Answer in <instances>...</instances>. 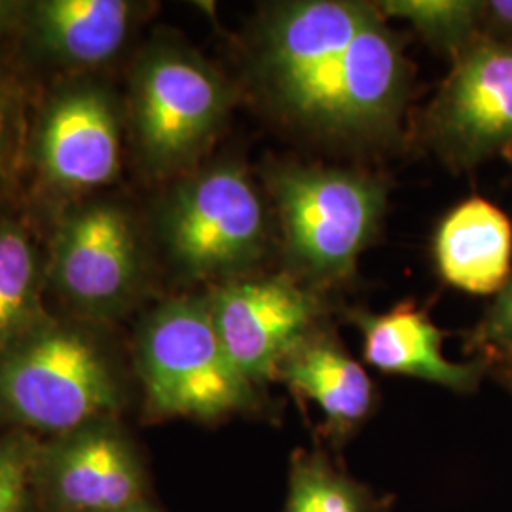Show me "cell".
<instances>
[{"instance_id": "cell-1", "label": "cell", "mask_w": 512, "mask_h": 512, "mask_svg": "<svg viewBox=\"0 0 512 512\" xmlns=\"http://www.w3.org/2000/svg\"><path fill=\"white\" fill-rule=\"evenodd\" d=\"M378 4L293 0L256 27L253 74L270 107L296 128L374 141L395 131L408 93L401 42Z\"/></svg>"}, {"instance_id": "cell-2", "label": "cell", "mask_w": 512, "mask_h": 512, "mask_svg": "<svg viewBox=\"0 0 512 512\" xmlns=\"http://www.w3.org/2000/svg\"><path fill=\"white\" fill-rule=\"evenodd\" d=\"M124 385L93 325L48 315L0 353V425L57 437L118 418Z\"/></svg>"}, {"instance_id": "cell-3", "label": "cell", "mask_w": 512, "mask_h": 512, "mask_svg": "<svg viewBox=\"0 0 512 512\" xmlns=\"http://www.w3.org/2000/svg\"><path fill=\"white\" fill-rule=\"evenodd\" d=\"M234 103L226 78L181 40L156 37L139 52L124 101L128 141L154 179L194 171Z\"/></svg>"}, {"instance_id": "cell-4", "label": "cell", "mask_w": 512, "mask_h": 512, "mask_svg": "<svg viewBox=\"0 0 512 512\" xmlns=\"http://www.w3.org/2000/svg\"><path fill=\"white\" fill-rule=\"evenodd\" d=\"M126 139L124 101L101 74L61 76L33 112L25 181L57 217L122 177Z\"/></svg>"}, {"instance_id": "cell-5", "label": "cell", "mask_w": 512, "mask_h": 512, "mask_svg": "<svg viewBox=\"0 0 512 512\" xmlns=\"http://www.w3.org/2000/svg\"><path fill=\"white\" fill-rule=\"evenodd\" d=\"M135 368L154 418L219 421L262 406L220 340L207 294L171 298L148 313L135 338Z\"/></svg>"}, {"instance_id": "cell-6", "label": "cell", "mask_w": 512, "mask_h": 512, "mask_svg": "<svg viewBox=\"0 0 512 512\" xmlns=\"http://www.w3.org/2000/svg\"><path fill=\"white\" fill-rule=\"evenodd\" d=\"M156 234L181 279L224 283L264 255L268 217L243 165L224 160L177 179L158 207Z\"/></svg>"}, {"instance_id": "cell-7", "label": "cell", "mask_w": 512, "mask_h": 512, "mask_svg": "<svg viewBox=\"0 0 512 512\" xmlns=\"http://www.w3.org/2000/svg\"><path fill=\"white\" fill-rule=\"evenodd\" d=\"M148 253L126 203L95 196L55 217L46 289L69 317L93 327L126 317L147 293Z\"/></svg>"}, {"instance_id": "cell-8", "label": "cell", "mask_w": 512, "mask_h": 512, "mask_svg": "<svg viewBox=\"0 0 512 512\" xmlns=\"http://www.w3.org/2000/svg\"><path fill=\"white\" fill-rule=\"evenodd\" d=\"M266 181L294 266L319 281L348 277L384 217V183L349 169L298 164L275 165Z\"/></svg>"}, {"instance_id": "cell-9", "label": "cell", "mask_w": 512, "mask_h": 512, "mask_svg": "<svg viewBox=\"0 0 512 512\" xmlns=\"http://www.w3.org/2000/svg\"><path fill=\"white\" fill-rule=\"evenodd\" d=\"M147 480L118 418H103L40 442L33 499L44 512L118 511L148 501Z\"/></svg>"}, {"instance_id": "cell-10", "label": "cell", "mask_w": 512, "mask_h": 512, "mask_svg": "<svg viewBox=\"0 0 512 512\" xmlns=\"http://www.w3.org/2000/svg\"><path fill=\"white\" fill-rule=\"evenodd\" d=\"M427 129L454 169L512 152V42L480 37L454 59L427 114Z\"/></svg>"}, {"instance_id": "cell-11", "label": "cell", "mask_w": 512, "mask_h": 512, "mask_svg": "<svg viewBox=\"0 0 512 512\" xmlns=\"http://www.w3.org/2000/svg\"><path fill=\"white\" fill-rule=\"evenodd\" d=\"M207 302L228 355L258 389L274 382L281 361L323 315L319 298L287 275L217 283Z\"/></svg>"}, {"instance_id": "cell-12", "label": "cell", "mask_w": 512, "mask_h": 512, "mask_svg": "<svg viewBox=\"0 0 512 512\" xmlns=\"http://www.w3.org/2000/svg\"><path fill=\"white\" fill-rule=\"evenodd\" d=\"M141 10L128 0H31L16 37L31 61L61 76L99 74L128 46Z\"/></svg>"}, {"instance_id": "cell-13", "label": "cell", "mask_w": 512, "mask_h": 512, "mask_svg": "<svg viewBox=\"0 0 512 512\" xmlns=\"http://www.w3.org/2000/svg\"><path fill=\"white\" fill-rule=\"evenodd\" d=\"M349 319L363 336L366 363L385 374L416 378L456 393H473L488 374L482 361H450L442 353L444 332L414 304L385 313L353 311Z\"/></svg>"}, {"instance_id": "cell-14", "label": "cell", "mask_w": 512, "mask_h": 512, "mask_svg": "<svg viewBox=\"0 0 512 512\" xmlns=\"http://www.w3.org/2000/svg\"><path fill=\"white\" fill-rule=\"evenodd\" d=\"M275 380L323 412L334 444L348 440L374 406V384L365 368L319 327L287 353Z\"/></svg>"}, {"instance_id": "cell-15", "label": "cell", "mask_w": 512, "mask_h": 512, "mask_svg": "<svg viewBox=\"0 0 512 512\" xmlns=\"http://www.w3.org/2000/svg\"><path fill=\"white\" fill-rule=\"evenodd\" d=\"M440 277L476 296L497 294L512 277V222L497 205L473 196L440 220L433 241Z\"/></svg>"}, {"instance_id": "cell-16", "label": "cell", "mask_w": 512, "mask_h": 512, "mask_svg": "<svg viewBox=\"0 0 512 512\" xmlns=\"http://www.w3.org/2000/svg\"><path fill=\"white\" fill-rule=\"evenodd\" d=\"M46 255L23 219L0 215V353L35 329L44 308Z\"/></svg>"}, {"instance_id": "cell-17", "label": "cell", "mask_w": 512, "mask_h": 512, "mask_svg": "<svg viewBox=\"0 0 512 512\" xmlns=\"http://www.w3.org/2000/svg\"><path fill=\"white\" fill-rule=\"evenodd\" d=\"M378 501L323 450L294 452L283 512H372Z\"/></svg>"}, {"instance_id": "cell-18", "label": "cell", "mask_w": 512, "mask_h": 512, "mask_svg": "<svg viewBox=\"0 0 512 512\" xmlns=\"http://www.w3.org/2000/svg\"><path fill=\"white\" fill-rule=\"evenodd\" d=\"M385 18L408 21L433 48L452 59L482 37V0H384Z\"/></svg>"}, {"instance_id": "cell-19", "label": "cell", "mask_w": 512, "mask_h": 512, "mask_svg": "<svg viewBox=\"0 0 512 512\" xmlns=\"http://www.w3.org/2000/svg\"><path fill=\"white\" fill-rule=\"evenodd\" d=\"M33 112L27 84L0 59V205L14 202L23 190Z\"/></svg>"}, {"instance_id": "cell-20", "label": "cell", "mask_w": 512, "mask_h": 512, "mask_svg": "<svg viewBox=\"0 0 512 512\" xmlns=\"http://www.w3.org/2000/svg\"><path fill=\"white\" fill-rule=\"evenodd\" d=\"M40 440L10 429L0 435V512H27L33 499V467Z\"/></svg>"}, {"instance_id": "cell-21", "label": "cell", "mask_w": 512, "mask_h": 512, "mask_svg": "<svg viewBox=\"0 0 512 512\" xmlns=\"http://www.w3.org/2000/svg\"><path fill=\"white\" fill-rule=\"evenodd\" d=\"M465 351L488 368L512 363V277L469 330Z\"/></svg>"}, {"instance_id": "cell-22", "label": "cell", "mask_w": 512, "mask_h": 512, "mask_svg": "<svg viewBox=\"0 0 512 512\" xmlns=\"http://www.w3.org/2000/svg\"><path fill=\"white\" fill-rule=\"evenodd\" d=\"M482 37L512 42V0H482Z\"/></svg>"}, {"instance_id": "cell-23", "label": "cell", "mask_w": 512, "mask_h": 512, "mask_svg": "<svg viewBox=\"0 0 512 512\" xmlns=\"http://www.w3.org/2000/svg\"><path fill=\"white\" fill-rule=\"evenodd\" d=\"M23 2L0 0V38L16 35Z\"/></svg>"}, {"instance_id": "cell-24", "label": "cell", "mask_w": 512, "mask_h": 512, "mask_svg": "<svg viewBox=\"0 0 512 512\" xmlns=\"http://www.w3.org/2000/svg\"><path fill=\"white\" fill-rule=\"evenodd\" d=\"M488 372H492L495 378L505 385L512 393V363H503V365L490 366Z\"/></svg>"}, {"instance_id": "cell-25", "label": "cell", "mask_w": 512, "mask_h": 512, "mask_svg": "<svg viewBox=\"0 0 512 512\" xmlns=\"http://www.w3.org/2000/svg\"><path fill=\"white\" fill-rule=\"evenodd\" d=\"M110 512H160L158 509H154L148 501L145 503H137V505H131V507H124V509H118V511Z\"/></svg>"}, {"instance_id": "cell-26", "label": "cell", "mask_w": 512, "mask_h": 512, "mask_svg": "<svg viewBox=\"0 0 512 512\" xmlns=\"http://www.w3.org/2000/svg\"><path fill=\"white\" fill-rule=\"evenodd\" d=\"M372 512H391V507H389V503H385V501H378V505L374 507V511Z\"/></svg>"}]
</instances>
